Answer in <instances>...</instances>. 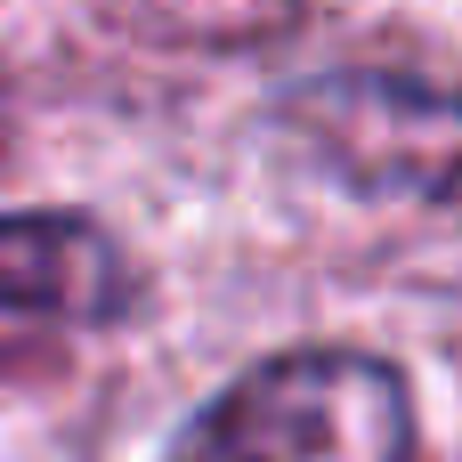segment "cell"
I'll list each match as a JSON object with an SVG mask.
<instances>
[{"mask_svg":"<svg viewBox=\"0 0 462 462\" xmlns=\"http://www.w3.org/2000/svg\"><path fill=\"white\" fill-rule=\"evenodd\" d=\"M171 462H414V406L365 349H292L236 374Z\"/></svg>","mask_w":462,"mask_h":462,"instance_id":"obj_1","label":"cell"},{"mask_svg":"<svg viewBox=\"0 0 462 462\" xmlns=\"http://www.w3.org/2000/svg\"><path fill=\"white\" fill-rule=\"evenodd\" d=\"M122 309H130V268L89 219H65V211L0 219V317L106 325Z\"/></svg>","mask_w":462,"mask_h":462,"instance_id":"obj_3","label":"cell"},{"mask_svg":"<svg viewBox=\"0 0 462 462\" xmlns=\"http://www.w3.org/2000/svg\"><path fill=\"white\" fill-rule=\"evenodd\" d=\"M284 122L357 195L430 203L462 187V97L414 73H317L284 97Z\"/></svg>","mask_w":462,"mask_h":462,"instance_id":"obj_2","label":"cell"}]
</instances>
